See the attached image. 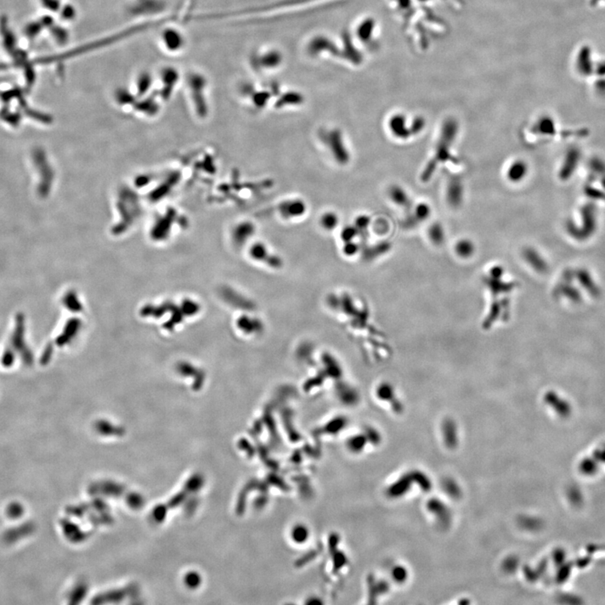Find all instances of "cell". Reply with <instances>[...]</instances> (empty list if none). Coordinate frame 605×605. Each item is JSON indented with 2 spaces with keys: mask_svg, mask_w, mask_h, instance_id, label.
Wrapping results in <instances>:
<instances>
[{
  "mask_svg": "<svg viewBox=\"0 0 605 605\" xmlns=\"http://www.w3.org/2000/svg\"><path fill=\"white\" fill-rule=\"evenodd\" d=\"M522 255H523L524 259L526 260L527 263H529L532 267H534L535 270H545L544 269L545 268V262L542 257L540 256V254L538 253L534 248L526 247L524 249Z\"/></svg>",
  "mask_w": 605,
  "mask_h": 605,
  "instance_id": "obj_11",
  "label": "cell"
},
{
  "mask_svg": "<svg viewBox=\"0 0 605 605\" xmlns=\"http://www.w3.org/2000/svg\"><path fill=\"white\" fill-rule=\"evenodd\" d=\"M343 251L345 255L352 256H354L359 251V245L355 240L350 242L344 243Z\"/></svg>",
  "mask_w": 605,
  "mask_h": 605,
  "instance_id": "obj_21",
  "label": "cell"
},
{
  "mask_svg": "<svg viewBox=\"0 0 605 605\" xmlns=\"http://www.w3.org/2000/svg\"><path fill=\"white\" fill-rule=\"evenodd\" d=\"M464 187L461 178L453 177L451 178L447 189V199L448 205L453 208L461 206L463 201Z\"/></svg>",
  "mask_w": 605,
  "mask_h": 605,
  "instance_id": "obj_6",
  "label": "cell"
},
{
  "mask_svg": "<svg viewBox=\"0 0 605 605\" xmlns=\"http://www.w3.org/2000/svg\"><path fill=\"white\" fill-rule=\"evenodd\" d=\"M425 124L426 122H425V118H423L422 116H416L414 118V120H412L411 124L409 125L412 136L420 134L425 129Z\"/></svg>",
  "mask_w": 605,
  "mask_h": 605,
  "instance_id": "obj_20",
  "label": "cell"
},
{
  "mask_svg": "<svg viewBox=\"0 0 605 605\" xmlns=\"http://www.w3.org/2000/svg\"><path fill=\"white\" fill-rule=\"evenodd\" d=\"M428 236L434 245H441L444 243L445 229L440 223H434L429 227Z\"/></svg>",
  "mask_w": 605,
  "mask_h": 605,
  "instance_id": "obj_16",
  "label": "cell"
},
{
  "mask_svg": "<svg viewBox=\"0 0 605 605\" xmlns=\"http://www.w3.org/2000/svg\"><path fill=\"white\" fill-rule=\"evenodd\" d=\"M371 220L367 216H358L355 221L354 226L358 231V236H367Z\"/></svg>",
  "mask_w": 605,
  "mask_h": 605,
  "instance_id": "obj_18",
  "label": "cell"
},
{
  "mask_svg": "<svg viewBox=\"0 0 605 605\" xmlns=\"http://www.w3.org/2000/svg\"><path fill=\"white\" fill-rule=\"evenodd\" d=\"M531 131L532 132L538 134V135L551 136L555 133L556 129H555L554 121L551 120V118L542 117L540 118V120H537L536 123L532 127Z\"/></svg>",
  "mask_w": 605,
  "mask_h": 605,
  "instance_id": "obj_12",
  "label": "cell"
},
{
  "mask_svg": "<svg viewBox=\"0 0 605 605\" xmlns=\"http://www.w3.org/2000/svg\"><path fill=\"white\" fill-rule=\"evenodd\" d=\"M256 230V227L251 221H242L234 227L232 233L233 240L236 245H245L253 237Z\"/></svg>",
  "mask_w": 605,
  "mask_h": 605,
  "instance_id": "obj_7",
  "label": "cell"
},
{
  "mask_svg": "<svg viewBox=\"0 0 605 605\" xmlns=\"http://www.w3.org/2000/svg\"><path fill=\"white\" fill-rule=\"evenodd\" d=\"M249 256L255 262L265 263L273 268H278L283 264L281 258L272 253L266 244L261 241H256L250 246Z\"/></svg>",
  "mask_w": 605,
  "mask_h": 605,
  "instance_id": "obj_3",
  "label": "cell"
},
{
  "mask_svg": "<svg viewBox=\"0 0 605 605\" xmlns=\"http://www.w3.org/2000/svg\"><path fill=\"white\" fill-rule=\"evenodd\" d=\"M340 218L336 213L327 211L322 214L319 218V225L325 231H333L338 227Z\"/></svg>",
  "mask_w": 605,
  "mask_h": 605,
  "instance_id": "obj_13",
  "label": "cell"
},
{
  "mask_svg": "<svg viewBox=\"0 0 605 605\" xmlns=\"http://www.w3.org/2000/svg\"><path fill=\"white\" fill-rule=\"evenodd\" d=\"M387 194H388L390 199L399 207L405 208V209L411 207V199L409 198L406 190L402 188L401 186L397 185V184L391 186L388 188Z\"/></svg>",
  "mask_w": 605,
  "mask_h": 605,
  "instance_id": "obj_10",
  "label": "cell"
},
{
  "mask_svg": "<svg viewBox=\"0 0 605 605\" xmlns=\"http://www.w3.org/2000/svg\"><path fill=\"white\" fill-rule=\"evenodd\" d=\"M455 251L456 255L461 258H469L475 252L474 244L468 239H461L455 243Z\"/></svg>",
  "mask_w": 605,
  "mask_h": 605,
  "instance_id": "obj_14",
  "label": "cell"
},
{
  "mask_svg": "<svg viewBox=\"0 0 605 605\" xmlns=\"http://www.w3.org/2000/svg\"><path fill=\"white\" fill-rule=\"evenodd\" d=\"M349 448L352 452L357 453L364 447V442L363 441L362 436H355V438L351 440L349 442Z\"/></svg>",
  "mask_w": 605,
  "mask_h": 605,
  "instance_id": "obj_22",
  "label": "cell"
},
{
  "mask_svg": "<svg viewBox=\"0 0 605 605\" xmlns=\"http://www.w3.org/2000/svg\"><path fill=\"white\" fill-rule=\"evenodd\" d=\"M459 125L454 118H447L442 124L440 137L436 144L434 156L426 164L420 175L423 183H427L433 177L440 164L445 163L452 159V148L457 137Z\"/></svg>",
  "mask_w": 605,
  "mask_h": 605,
  "instance_id": "obj_1",
  "label": "cell"
},
{
  "mask_svg": "<svg viewBox=\"0 0 605 605\" xmlns=\"http://www.w3.org/2000/svg\"><path fill=\"white\" fill-rule=\"evenodd\" d=\"M308 534L309 532L308 528L302 525L295 526L291 532L293 540L298 544L305 542L306 540H308Z\"/></svg>",
  "mask_w": 605,
  "mask_h": 605,
  "instance_id": "obj_17",
  "label": "cell"
},
{
  "mask_svg": "<svg viewBox=\"0 0 605 605\" xmlns=\"http://www.w3.org/2000/svg\"><path fill=\"white\" fill-rule=\"evenodd\" d=\"M322 141L326 146L333 158L340 165H346L351 160V154L347 148L343 134L340 129H331L321 134Z\"/></svg>",
  "mask_w": 605,
  "mask_h": 605,
  "instance_id": "obj_2",
  "label": "cell"
},
{
  "mask_svg": "<svg viewBox=\"0 0 605 605\" xmlns=\"http://www.w3.org/2000/svg\"><path fill=\"white\" fill-rule=\"evenodd\" d=\"M578 158V153L574 151H570L569 152L567 153L563 165H562V169L560 172V176L562 178L566 179L571 176V173L573 172V170L575 169Z\"/></svg>",
  "mask_w": 605,
  "mask_h": 605,
  "instance_id": "obj_15",
  "label": "cell"
},
{
  "mask_svg": "<svg viewBox=\"0 0 605 605\" xmlns=\"http://www.w3.org/2000/svg\"><path fill=\"white\" fill-rule=\"evenodd\" d=\"M340 235L344 243L350 242V241L355 240V239L358 236V231L354 225H352V226L349 225L341 229Z\"/></svg>",
  "mask_w": 605,
  "mask_h": 605,
  "instance_id": "obj_19",
  "label": "cell"
},
{
  "mask_svg": "<svg viewBox=\"0 0 605 605\" xmlns=\"http://www.w3.org/2000/svg\"><path fill=\"white\" fill-rule=\"evenodd\" d=\"M387 126L391 134L397 139L406 140L412 137L410 127L408 126L406 117L403 114H395L391 116Z\"/></svg>",
  "mask_w": 605,
  "mask_h": 605,
  "instance_id": "obj_5",
  "label": "cell"
},
{
  "mask_svg": "<svg viewBox=\"0 0 605 605\" xmlns=\"http://www.w3.org/2000/svg\"><path fill=\"white\" fill-rule=\"evenodd\" d=\"M431 207L427 204H419L414 209V212L403 221V227L406 229H413L426 221L431 216Z\"/></svg>",
  "mask_w": 605,
  "mask_h": 605,
  "instance_id": "obj_8",
  "label": "cell"
},
{
  "mask_svg": "<svg viewBox=\"0 0 605 605\" xmlns=\"http://www.w3.org/2000/svg\"><path fill=\"white\" fill-rule=\"evenodd\" d=\"M278 211L282 218L285 220H294L300 218L305 215L307 205L305 202L302 199H287L279 204Z\"/></svg>",
  "mask_w": 605,
  "mask_h": 605,
  "instance_id": "obj_4",
  "label": "cell"
},
{
  "mask_svg": "<svg viewBox=\"0 0 605 605\" xmlns=\"http://www.w3.org/2000/svg\"><path fill=\"white\" fill-rule=\"evenodd\" d=\"M528 165L523 160H515L510 164L507 170V178L511 183H520L528 173Z\"/></svg>",
  "mask_w": 605,
  "mask_h": 605,
  "instance_id": "obj_9",
  "label": "cell"
}]
</instances>
